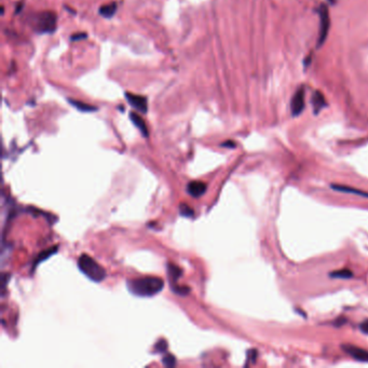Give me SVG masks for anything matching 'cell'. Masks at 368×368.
I'll use <instances>...</instances> for the list:
<instances>
[{
  "label": "cell",
  "mask_w": 368,
  "mask_h": 368,
  "mask_svg": "<svg viewBox=\"0 0 368 368\" xmlns=\"http://www.w3.org/2000/svg\"><path fill=\"white\" fill-rule=\"evenodd\" d=\"M127 286L133 295L138 297H152L163 290L164 282L158 276H144L128 280Z\"/></svg>",
  "instance_id": "1"
},
{
  "label": "cell",
  "mask_w": 368,
  "mask_h": 368,
  "mask_svg": "<svg viewBox=\"0 0 368 368\" xmlns=\"http://www.w3.org/2000/svg\"><path fill=\"white\" fill-rule=\"evenodd\" d=\"M78 268L91 281L99 283L106 278V270L93 259L91 256L83 254L78 259Z\"/></svg>",
  "instance_id": "2"
},
{
  "label": "cell",
  "mask_w": 368,
  "mask_h": 368,
  "mask_svg": "<svg viewBox=\"0 0 368 368\" xmlns=\"http://www.w3.org/2000/svg\"><path fill=\"white\" fill-rule=\"evenodd\" d=\"M56 14L52 11H43L37 13L34 18L35 29L38 33H51L56 26Z\"/></svg>",
  "instance_id": "3"
},
{
  "label": "cell",
  "mask_w": 368,
  "mask_h": 368,
  "mask_svg": "<svg viewBox=\"0 0 368 368\" xmlns=\"http://www.w3.org/2000/svg\"><path fill=\"white\" fill-rule=\"evenodd\" d=\"M126 98L129 102V104L137 111L141 113H146L148 111V105H147V98L142 95H136L133 93H126Z\"/></svg>",
  "instance_id": "4"
},
{
  "label": "cell",
  "mask_w": 368,
  "mask_h": 368,
  "mask_svg": "<svg viewBox=\"0 0 368 368\" xmlns=\"http://www.w3.org/2000/svg\"><path fill=\"white\" fill-rule=\"evenodd\" d=\"M320 18H321V28H320V36H319V47L322 46V43L325 41L328 29H330V17H328L327 8L322 7L320 10Z\"/></svg>",
  "instance_id": "5"
},
{
  "label": "cell",
  "mask_w": 368,
  "mask_h": 368,
  "mask_svg": "<svg viewBox=\"0 0 368 368\" xmlns=\"http://www.w3.org/2000/svg\"><path fill=\"white\" fill-rule=\"evenodd\" d=\"M342 349L346 353H348L350 356H352L353 359H355L356 361L360 362H368V351L361 349V348H357L351 345H344L342 346Z\"/></svg>",
  "instance_id": "6"
},
{
  "label": "cell",
  "mask_w": 368,
  "mask_h": 368,
  "mask_svg": "<svg viewBox=\"0 0 368 368\" xmlns=\"http://www.w3.org/2000/svg\"><path fill=\"white\" fill-rule=\"evenodd\" d=\"M303 107H305V91H303V89H300V90H298L295 93L294 97L292 99L291 108L293 116L299 115L302 111Z\"/></svg>",
  "instance_id": "7"
},
{
  "label": "cell",
  "mask_w": 368,
  "mask_h": 368,
  "mask_svg": "<svg viewBox=\"0 0 368 368\" xmlns=\"http://www.w3.org/2000/svg\"><path fill=\"white\" fill-rule=\"evenodd\" d=\"M206 185L203 182L193 181L187 185V192L193 198L202 197L206 192Z\"/></svg>",
  "instance_id": "8"
},
{
  "label": "cell",
  "mask_w": 368,
  "mask_h": 368,
  "mask_svg": "<svg viewBox=\"0 0 368 368\" xmlns=\"http://www.w3.org/2000/svg\"><path fill=\"white\" fill-rule=\"evenodd\" d=\"M130 119H131V121L133 122L134 126H135L138 129V131L142 133V135L144 137H148L149 132H148V128L146 126L145 120H144V119L136 112H131L130 113Z\"/></svg>",
  "instance_id": "9"
},
{
  "label": "cell",
  "mask_w": 368,
  "mask_h": 368,
  "mask_svg": "<svg viewBox=\"0 0 368 368\" xmlns=\"http://www.w3.org/2000/svg\"><path fill=\"white\" fill-rule=\"evenodd\" d=\"M182 269L180 267H177L176 265H173V263H168L167 265V276L168 280H170L171 284H175L177 282L178 278L182 276Z\"/></svg>",
  "instance_id": "10"
},
{
  "label": "cell",
  "mask_w": 368,
  "mask_h": 368,
  "mask_svg": "<svg viewBox=\"0 0 368 368\" xmlns=\"http://www.w3.org/2000/svg\"><path fill=\"white\" fill-rule=\"evenodd\" d=\"M117 7L118 4L116 2H110L108 4H104L101 8H99V14L103 16L106 18H110L113 14L117 11Z\"/></svg>",
  "instance_id": "11"
},
{
  "label": "cell",
  "mask_w": 368,
  "mask_h": 368,
  "mask_svg": "<svg viewBox=\"0 0 368 368\" xmlns=\"http://www.w3.org/2000/svg\"><path fill=\"white\" fill-rule=\"evenodd\" d=\"M68 102L71 103L74 108H77L78 110L83 111V112H91V111L97 110L96 107H94L92 105H89V104H86V103H82L80 101H74V99H68Z\"/></svg>",
  "instance_id": "12"
},
{
  "label": "cell",
  "mask_w": 368,
  "mask_h": 368,
  "mask_svg": "<svg viewBox=\"0 0 368 368\" xmlns=\"http://www.w3.org/2000/svg\"><path fill=\"white\" fill-rule=\"evenodd\" d=\"M56 252H57V247H56V246H54V247H52V248H49V250H47V251H44V252L40 253V254H39V255H38L36 261L34 262L33 267H34V268H36L39 262H41L42 260L48 259L49 257H51L52 255H54V254H55Z\"/></svg>",
  "instance_id": "13"
},
{
  "label": "cell",
  "mask_w": 368,
  "mask_h": 368,
  "mask_svg": "<svg viewBox=\"0 0 368 368\" xmlns=\"http://www.w3.org/2000/svg\"><path fill=\"white\" fill-rule=\"evenodd\" d=\"M331 189H335L337 191L340 192H347V193H355V195H359L362 197H366L368 198V193L363 192L360 190H356V189H352L350 187H346V186H339V185H331Z\"/></svg>",
  "instance_id": "14"
},
{
  "label": "cell",
  "mask_w": 368,
  "mask_h": 368,
  "mask_svg": "<svg viewBox=\"0 0 368 368\" xmlns=\"http://www.w3.org/2000/svg\"><path fill=\"white\" fill-rule=\"evenodd\" d=\"M330 276L335 278H350L353 276V272L349 269H341L331 272Z\"/></svg>",
  "instance_id": "15"
},
{
  "label": "cell",
  "mask_w": 368,
  "mask_h": 368,
  "mask_svg": "<svg viewBox=\"0 0 368 368\" xmlns=\"http://www.w3.org/2000/svg\"><path fill=\"white\" fill-rule=\"evenodd\" d=\"M171 290L173 293H175V294L180 296H187L190 293V288L189 287L176 284H171Z\"/></svg>",
  "instance_id": "16"
},
{
  "label": "cell",
  "mask_w": 368,
  "mask_h": 368,
  "mask_svg": "<svg viewBox=\"0 0 368 368\" xmlns=\"http://www.w3.org/2000/svg\"><path fill=\"white\" fill-rule=\"evenodd\" d=\"M180 213L184 217H192L193 215H195V211H193V208L187 205L186 203H183V204L180 205Z\"/></svg>",
  "instance_id": "17"
},
{
  "label": "cell",
  "mask_w": 368,
  "mask_h": 368,
  "mask_svg": "<svg viewBox=\"0 0 368 368\" xmlns=\"http://www.w3.org/2000/svg\"><path fill=\"white\" fill-rule=\"evenodd\" d=\"M162 363L166 367H174L176 365V357L172 354H166L163 356Z\"/></svg>",
  "instance_id": "18"
},
{
  "label": "cell",
  "mask_w": 368,
  "mask_h": 368,
  "mask_svg": "<svg viewBox=\"0 0 368 368\" xmlns=\"http://www.w3.org/2000/svg\"><path fill=\"white\" fill-rule=\"evenodd\" d=\"M313 104H314L315 112H319L320 109L324 106V98H323V96L320 93H316V95H314V101H313Z\"/></svg>",
  "instance_id": "19"
},
{
  "label": "cell",
  "mask_w": 368,
  "mask_h": 368,
  "mask_svg": "<svg viewBox=\"0 0 368 368\" xmlns=\"http://www.w3.org/2000/svg\"><path fill=\"white\" fill-rule=\"evenodd\" d=\"M155 349L158 353H163V352H166L167 350V344L166 340H160L158 342V344L156 345Z\"/></svg>",
  "instance_id": "20"
},
{
  "label": "cell",
  "mask_w": 368,
  "mask_h": 368,
  "mask_svg": "<svg viewBox=\"0 0 368 368\" xmlns=\"http://www.w3.org/2000/svg\"><path fill=\"white\" fill-rule=\"evenodd\" d=\"M256 356H257V351L256 350H250L247 353V360L251 361L252 363L256 362Z\"/></svg>",
  "instance_id": "21"
},
{
  "label": "cell",
  "mask_w": 368,
  "mask_h": 368,
  "mask_svg": "<svg viewBox=\"0 0 368 368\" xmlns=\"http://www.w3.org/2000/svg\"><path fill=\"white\" fill-rule=\"evenodd\" d=\"M87 37H88V35H87L86 33L74 34V35H73L72 40H73V41H74V40H80V39H84V38H87Z\"/></svg>",
  "instance_id": "22"
},
{
  "label": "cell",
  "mask_w": 368,
  "mask_h": 368,
  "mask_svg": "<svg viewBox=\"0 0 368 368\" xmlns=\"http://www.w3.org/2000/svg\"><path fill=\"white\" fill-rule=\"evenodd\" d=\"M360 328H361V331L364 332V334H368V320L363 322L362 324L360 325Z\"/></svg>",
  "instance_id": "23"
},
{
  "label": "cell",
  "mask_w": 368,
  "mask_h": 368,
  "mask_svg": "<svg viewBox=\"0 0 368 368\" xmlns=\"http://www.w3.org/2000/svg\"><path fill=\"white\" fill-rule=\"evenodd\" d=\"M221 146H223V147H230V148H233V147H236V144L233 143V142H226V143H222V144H221Z\"/></svg>",
  "instance_id": "24"
},
{
  "label": "cell",
  "mask_w": 368,
  "mask_h": 368,
  "mask_svg": "<svg viewBox=\"0 0 368 368\" xmlns=\"http://www.w3.org/2000/svg\"><path fill=\"white\" fill-rule=\"evenodd\" d=\"M346 322H347L346 319H344V317H340V319H338L336 324H337V326H342V324H344V323H346Z\"/></svg>",
  "instance_id": "25"
}]
</instances>
